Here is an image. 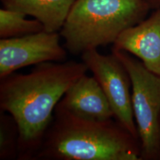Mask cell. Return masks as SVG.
Instances as JSON below:
<instances>
[{"label":"cell","mask_w":160,"mask_h":160,"mask_svg":"<svg viewBox=\"0 0 160 160\" xmlns=\"http://www.w3.org/2000/svg\"><path fill=\"white\" fill-rule=\"evenodd\" d=\"M88 71L83 62H46L36 65L27 74L13 73L0 79V110L10 113L19 127L17 159H32L53 120L57 104Z\"/></svg>","instance_id":"1"},{"label":"cell","mask_w":160,"mask_h":160,"mask_svg":"<svg viewBox=\"0 0 160 160\" xmlns=\"http://www.w3.org/2000/svg\"><path fill=\"white\" fill-rule=\"evenodd\" d=\"M31 160H141V145L117 120L84 119L56 108Z\"/></svg>","instance_id":"2"},{"label":"cell","mask_w":160,"mask_h":160,"mask_svg":"<svg viewBox=\"0 0 160 160\" xmlns=\"http://www.w3.org/2000/svg\"><path fill=\"white\" fill-rule=\"evenodd\" d=\"M150 10L146 0H77L59 33L70 53L82 54L113 44Z\"/></svg>","instance_id":"3"},{"label":"cell","mask_w":160,"mask_h":160,"mask_svg":"<svg viewBox=\"0 0 160 160\" xmlns=\"http://www.w3.org/2000/svg\"><path fill=\"white\" fill-rule=\"evenodd\" d=\"M131 80L132 106L141 145V160H160V76L128 52L112 48Z\"/></svg>","instance_id":"4"},{"label":"cell","mask_w":160,"mask_h":160,"mask_svg":"<svg viewBox=\"0 0 160 160\" xmlns=\"http://www.w3.org/2000/svg\"><path fill=\"white\" fill-rule=\"evenodd\" d=\"M82 59L101 86L116 120L139 140L132 106L131 80L123 64L113 53L103 55L97 49L84 52Z\"/></svg>","instance_id":"5"},{"label":"cell","mask_w":160,"mask_h":160,"mask_svg":"<svg viewBox=\"0 0 160 160\" xmlns=\"http://www.w3.org/2000/svg\"><path fill=\"white\" fill-rule=\"evenodd\" d=\"M58 32L42 31L20 37L0 39V79L26 66L64 62L67 52Z\"/></svg>","instance_id":"6"},{"label":"cell","mask_w":160,"mask_h":160,"mask_svg":"<svg viewBox=\"0 0 160 160\" xmlns=\"http://www.w3.org/2000/svg\"><path fill=\"white\" fill-rule=\"evenodd\" d=\"M112 48L135 56L152 73L160 76V8L123 31Z\"/></svg>","instance_id":"7"},{"label":"cell","mask_w":160,"mask_h":160,"mask_svg":"<svg viewBox=\"0 0 160 160\" xmlns=\"http://www.w3.org/2000/svg\"><path fill=\"white\" fill-rule=\"evenodd\" d=\"M56 108L84 119L106 121L114 118L111 105L97 80L86 74L69 88Z\"/></svg>","instance_id":"8"},{"label":"cell","mask_w":160,"mask_h":160,"mask_svg":"<svg viewBox=\"0 0 160 160\" xmlns=\"http://www.w3.org/2000/svg\"><path fill=\"white\" fill-rule=\"evenodd\" d=\"M77 0H1L4 8L31 16L42 24L45 31L62 29Z\"/></svg>","instance_id":"9"},{"label":"cell","mask_w":160,"mask_h":160,"mask_svg":"<svg viewBox=\"0 0 160 160\" xmlns=\"http://www.w3.org/2000/svg\"><path fill=\"white\" fill-rule=\"evenodd\" d=\"M21 12L8 9L0 10V38L20 37L44 31L42 24L37 19H27Z\"/></svg>","instance_id":"10"},{"label":"cell","mask_w":160,"mask_h":160,"mask_svg":"<svg viewBox=\"0 0 160 160\" xmlns=\"http://www.w3.org/2000/svg\"><path fill=\"white\" fill-rule=\"evenodd\" d=\"M19 131L12 116L0 111V159H17Z\"/></svg>","instance_id":"11"},{"label":"cell","mask_w":160,"mask_h":160,"mask_svg":"<svg viewBox=\"0 0 160 160\" xmlns=\"http://www.w3.org/2000/svg\"><path fill=\"white\" fill-rule=\"evenodd\" d=\"M151 9L157 10L160 8V0H146Z\"/></svg>","instance_id":"12"}]
</instances>
